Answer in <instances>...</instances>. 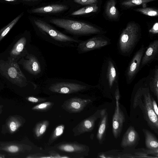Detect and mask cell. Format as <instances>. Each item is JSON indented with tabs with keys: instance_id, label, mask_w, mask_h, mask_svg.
I'll return each mask as SVG.
<instances>
[{
	"instance_id": "cell-1",
	"label": "cell",
	"mask_w": 158,
	"mask_h": 158,
	"mask_svg": "<svg viewBox=\"0 0 158 158\" xmlns=\"http://www.w3.org/2000/svg\"><path fill=\"white\" fill-rule=\"evenodd\" d=\"M138 87L135 95L133 106H138L142 110L144 119L148 126L156 134L158 133V116L152 106L151 98L147 76L140 79L136 84Z\"/></svg>"
},
{
	"instance_id": "cell-2",
	"label": "cell",
	"mask_w": 158,
	"mask_h": 158,
	"mask_svg": "<svg viewBox=\"0 0 158 158\" xmlns=\"http://www.w3.org/2000/svg\"><path fill=\"white\" fill-rule=\"evenodd\" d=\"M141 36V29L138 25L133 22L128 23L122 31L118 41L119 53L123 56H130Z\"/></svg>"
},
{
	"instance_id": "cell-3",
	"label": "cell",
	"mask_w": 158,
	"mask_h": 158,
	"mask_svg": "<svg viewBox=\"0 0 158 158\" xmlns=\"http://www.w3.org/2000/svg\"><path fill=\"white\" fill-rule=\"evenodd\" d=\"M0 77L5 81L20 86L27 83L18 62L11 59L8 55H0Z\"/></svg>"
},
{
	"instance_id": "cell-4",
	"label": "cell",
	"mask_w": 158,
	"mask_h": 158,
	"mask_svg": "<svg viewBox=\"0 0 158 158\" xmlns=\"http://www.w3.org/2000/svg\"><path fill=\"white\" fill-rule=\"evenodd\" d=\"M35 25L47 37L45 40L60 47H74L82 40L77 38L67 35L54 28L45 22L39 19H34Z\"/></svg>"
},
{
	"instance_id": "cell-5",
	"label": "cell",
	"mask_w": 158,
	"mask_h": 158,
	"mask_svg": "<svg viewBox=\"0 0 158 158\" xmlns=\"http://www.w3.org/2000/svg\"><path fill=\"white\" fill-rule=\"evenodd\" d=\"M49 21L75 35H99L103 33L99 28L83 22L63 19H50Z\"/></svg>"
},
{
	"instance_id": "cell-6",
	"label": "cell",
	"mask_w": 158,
	"mask_h": 158,
	"mask_svg": "<svg viewBox=\"0 0 158 158\" xmlns=\"http://www.w3.org/2000/svg\"><path fill=\"white\" fill-rule=\"evenodd\" d=\"M119 73L116 64L110 57L104 60L101 71L98 85L111 90L118 86Z\"/></svg>"
},
{
	"instance_id": "cell-7",
	"label": "cell",
	"mask_w": 158,
	"mask_h": 158,
	"mask_svg": "<svg viewBox=\"0 0 158 158\" xmlns=\"http://www.w3.org/2000/svg\"><path fill=\"white\" fill-rule=\"evenodd\" d=\"M111 44L107 37L98 35L78 44L77 50L79 54L83 53L95 49H99Z\"/></svg>"
},
{
	"instance_id": "cell-8",
	"label": "cell",
	"mask_w": 158,
	"mask_h": 158,
	"mask_svg": "<svg viewBox=\"0 0 158 158\" xmlns=\"http://www.w3.org/2000/svg\"><path fill=\"white\" fill-rule=\"evenodd\" d=\"M114 94L116 100V105L112 117V131L114 137L117 139L121 133L125 118L124 113L119 106L120 93L118 89L115 90Z\"/></svg>"
},
{
	"instance_id": "cell-9",
	"label": "cell",
	"mask_w": 158,
	"mask_h": 158,
	"mask_svg": "<svg viewBox=\"0 0 158 158\" xmlns=\"http://www.w3.org/2000/svg\"><path fill=\"white\" fill-rule=\"evenodd\" d=\"M145 49L144 45L142 44L129 63L125 72L126 81L127 84L132 83L140 70L141 60Z\"/></svg>"
},
{
	"instance_id": "cell-10",
	"label": "cell",
	"mask_w": 158,
	"mask_h": 158,
	"mask_svg": "<svg viewBox=\"0 0 158 158\" xmlns=\"http://www.w3.org/2000/svg\"><path fill=\"white\" fill-rule=\"evenodd\" d=\"M30 41L28 36L23 35L13 45L7 55L11 59L18 62L27 53V46Z\"/></svg>"
},
{
	"instance_id": "cell-11",
	"label": "cell",
	"mask_w": 158,
	"mask_h": 158,
	"mask_svg": "<svg viewBox=\"0 0 158 158\" xmlns=\"http://www.w3.org/2000/svg\"><path fill=\"white\" fill-rule=\"evenodd\" d=\"M85 85L72 82H62L53 84L49 88L52 92L61 94H70L85 89Z\"/></svg>"
},
{
	"instance_id": "cell-12",
	"label": "cell",
	"mask_w": 158,
	"mask_h": 158,
	"mask_svg": "<svg viewBox=\"0 0 158 158\" xmlns=\"http://www.w3.org/2000/svg\"><path fill=\"white\" fill-rule=\"evenodd\" d=\"M24 57H22L18 62L19 64L22 65L23 68L30 73L36 75L40 73L41 68L37 58L28 52Z\"/></svg>"
},
{
	"instance_id": "cell-13",
	"label": "cell",
	"mask_w": 158,
	"mask_h": 158,
	"mask_svg": "<svg viewBox=\"0 0 158 158\" xmlns=\"http://www.w3.org/2000/svg\"><path fill=\"white\" fill-rule=\"evenodd\" d=\"M158 40L151 42L146 48L142 58L140 70L145 65L158 59Z\"/></svg>"
},
{
	"instance_id": "cell-14",
	"label": "cell",
	"mask_w": 158,
	"mask_h": 158,
	"mask_svg": "<svg viewBox=\"0 0 158 158\" xmlns=\"http://www.w3.org/2000/svg\"><path fill=\"white\" fill-rule=\"evenodd\" d=\"M91 102V100L89 99L74 98L66 101L64 105L68 111L72 112H77L82 110Z\"/></svg>"
},
{
	"instance_id": "cell-15",
	"label": "cell",
	"mask_w": 158,
	"mask_h": 158,
	"mask_svg": "<svg viewBox=\"0 0 158 158\" xmlns=\"http://www.w3.org/2000/svg\"><path fill=\"white\" fill-rule=\"evenodd\" d=\"M139 139V134L134 127L131 126L123 136L120 145L122 148L130 147L135 145Z\"/></svg>"
},
{
	"instance_id": "cell-16",
	"label": "cell",
	"mask_w": 158,
	"mask_h": 158,
	"mask_svg": "<svg viewBox=\"0 0 158 158\" xmlns=\"http://www.w3.org/2000/svg\"><path fill=\"white\" fill-rule=\"evenodd\" d=\"M100 112L101 110H97L93 115L82 121L78 125V133L92 131L94 127L95 122L100 117Z\"/></svg>"
},
{
	"instance_id": "cell-17",
	"label": "cell",
	"mask_w": 158,
	"mask_h": 158,
	"mask_svg": "<svg viewBox=\"0 0 158 158\" xmlns=\"http://www.w3.org/2000/svg\"><path fill=\"white\" fill-rule=\"evenodd\" d=\"M101 115L97 138L98 141L102 142L104 137L108 124V115L106 109L101 110Z\"/></svg>"
},
{
	"instance_id": "cell-18",
	"label": "cell",
	"mask_w": 158,
	"mask_h": 158,
	"mask_svg": "<svg viewBox=\"0 0 158 158\" xmlns=\"http://www.w3.org/2000/svg\"><path fill=\"white\" fill-rule=\"evenodd\" d=\"M67 8V6L64 5L55 4L30 10L29 12L32 13H57L64 11Z\"/></svg>"
},
{
	"instance_id": "cell-19",
	"label": "cell",
	"mask_w": 158,
	"mask_h": 158,
	"mask_svg": "<svg viewBox=\"0 0 158 158\" xmlns=\"http://www.w3.org/2000/svg\"><path fill=\"white\" fill-rule=\"evenodd\" d=\"M149 89L158 99V66L156 65L148 76Z\"/></svg>"
},
{
	"instance_id": "cell-20",
	"label": "cell",
	"mask_w": 158,
	"mask_h": 158,
	"mask_svg": "<svg viewBox=\"0 0 158 158\" xmlns=\"http://www.w3.org/2000/svg\"><path fill=\"white\" fill-rule=\"evenodd\" d=\"M145 139V145L148 149L158 150V139L152 133L145 129H143Z\"/></svg>"
},
{
	"instance_id": "cell-21",
	"label": "cell",
	"mask_w": 158,
	"mask_h": 158,
	"mask_svg": "<svg viewBox=\"0 0 158 158\" xmlns=\"http://www.w3.org/2000/svg\"><path fill=\"white\" fill-rule=\"evenodd\" d=\"M115 0H109L105 7V13L108 17L111 19H116L119 15V12L116 6Z\"/></svg>"
},
{
	"instance_id": "cell-22",
	"label": "cell",
	"mask_w": 158,
	"mask_h": 158,
	"mask_svg": "<svg viewBox=\"0 0 158 158\" xmlns=\"http://www.w3.org/2000/svg\"><path fill=\"white\" fill-rule=\"evenodd\" d=\"M60 150L67 152H81L85 151V146L75 144L66 143L59 146Z\"/></svg>"
},
{
	"instance_id": "cell-23",
	"label": "cell",
	"mask_w": 158,
	"mask_h": 158,
	"mask_svg": "<svg viewBox=\"0 0 158 158\" xmlns=\"http://www.w3.org/2000/svg\"><path fill=\"white\" fill-rule=\"evenodd\" d=\"M24 14L22 12L6 26L0 30V41L7 34Z\"/></svg>"
},
{
	"instance_id": "cell-24",
	"label": "cell",
	"mask_w": 158,
	"mask_h": 158,
	"mask_svg": "<svg viewBox=\"0 0 158 158\" xmlns=\"http://www.w3.org/2000/svg\"><path fill=\"white\" fill-rule=\"evenodd\" d=\"M98 10V7L96 4H94L78 9L72 14V15H82L92 12H97Z\"/></svg>"
},
{
	"instance_id": "cell-25",
	"label": "cell",
	"mask_w": 158,
	"mask_h": 158,
	"mask_svg": "<svg viewBox=\"0 0 158 158\" xmlns=\"http://www.w3.org/2000/svg\"><path fill=\"white\" fill-rule=\"evenodd\" d=\"M156 0H125L121 3L122 6L126 7H130L142 5L143 7H146V4Z\"/></svg>"
},
{
	"instance_id": "cell-26",
	"label": "cell",
	"mask_w": 158,
	"mask_h": 158,
	"mask_svg": "<svg viewBox=\"0 0 158 158\" xmlns=\"http://www.w3.org/2000/svg\"><path fill=\"white\" fill-rule=\"evenodd\" d=\"M49 124L48 120H44L38 123L35 129V131L36 136L40 137L45 132Z\"/></svg>"
},
{
	"instance_id": "cell-27",
	"label": "cell",
	"mask_w": 158,
	"mask_h": 158,
	"mask_svg": "<svg viewBox=\"0 0 158 158\" xmlns=\"http://www.w3.org/2000/svg\"><path fill=\"white\" fill-rule=\"evenodd\" d=\"M135 11L150 16H156L158 15V10L154 8L144 7L134 10Z\"/></svg>"
},
{
	"instance_id": "cell-28",
	"label": "cell",
	"mask_w": 158,
	"mask_h": 158,
	"mask_svg": "<svg viewBox=\"0 0 158 158\" xmlns=\"http://www.w3.org/2000/svg\"><path fill=\"white\" fill-rule=\"evenodd\" d=\"M64 129V126L63 125L57 127L55 129L52 135L50 141H54L61 135L63 133Z\"/></svg>"
},
{
	"instance_id": "cell-29",
	"label": "cell",
	"mask_w": 158,
	"mask_h": 158,
	"mask_svg": "<svg viewBox=\"0 0 158 158\" xmlns=\"http://www.w3.org/2000/svg\"><path fill=\"white\" fill-rule=\"evenodd\" d=\"M52 103L48 102L38 104L34 107L32 109L39 111H44L48 110L52 106Z\"/></svg>"
},
{
	"instance_id": "cell-30",
	"label": "cell",
	"mask_w": 158,
	"mask_h": 158,
	"mask_svg": "<svg viewBox=\"0 0 158 158\" xmlns=\"http://www.w3.org/2000/svg\"><path fill=\"white\" fill-rule=\"evenodd\" d=\"M75 2L82 5H90L94 4H96L98 0H73Z\"/></svg>"
},
{
	"instance_id": "cell-31",
	"label": "cell",
	"mask_w": 158,
	"mask_h": 158,
	"mask_svg": "<svg viewBox=\"0 0 158 158\" xmlns=\"http://www.w3.org/2000/svg\"><path fill=\"white\" fill-rule=\"evenodd\" d=\"M0 2L12 5H17L22 2L21 0H0Z\"/></svg>"
},
{
	"instance_id": "cell-32",
	"label": "cell",
	"mask_w": 158,
	"mask_h": 158,
	"mask_svg": "<svg viewBox=\"0 0 158 158\" xmlns=\"http://www.w3.org/2000/svg\"><path fill=\"white\" fill-rule=\"evenodd\" d=\"M149 33L152 34H156L158 33V23H155L152 28L149 30Z\"/></svg>"
},
{
	"instance_id": "cell-33",
	"label": "cell",
	"mask_w": 158,
	"mask_h": 158,
	"mask_svg": "<svg viewBox=\"0 0 158 158\" xmlns=\"http://www.w3.org/2000/svg\"><path fill=\"white\" fill-rule=\"evenodd\" d=\"M152 104L153 109L157 115L158 116V109L157 105V103L154 99L152 97L151 98Z\"/></svg>"
},
{
	"instance_id": "cell-34",
	"label": "cell",
	"mask_w": 158,
	"mask_h": 158,
	"mask_svg": "<svg viewBox=\"0 0 158 158\" xmlns=\"http://www.w3.org/2000/svg\"><path fill=\"white\" fill-rule=\"evenodd\" d=\"M8 150L10 152H15L18 151L19 148L17 146L12 145L8 148Z\"/></svg>"
},
{
	"instance_id": "cell-35",
	"label": "cell",
	"mask_w": 158,
	"mask_h": 158,
	"mask_svg": "<svg viewBox=\"0 0 158 158\" xmlns=\"http://www.w3.org/2000/svg\"><path fill=\"white\" fill-rule=\"evenodd\" d=\"M10 130L12 131H15L17 129V126L16 123L13 122H11L10 124Z\"/></svg>"
},
{
	"instance_id": "cell-36",
	"label": "cell",
	"mask_w": 158,
	"mask_h": 158,
	"mask_svg": "<svg viewBox=\"0 0 158 158\" xmlns=\"http://www.w3.org/2000/svg\"><path fill=\"white\" fill-rule=\"evenodd\" d=\"M42 99H43L40 98L39 99L37 98L32 97H30L28 98V100L29 101L33 102H37L39 101V100H41Z\"/></svg>"
},
{
	"instance_id": "cell-37",
	"label": "cell",
	"mask_w": 158,
	"mask_h": 158,
	"mask_svg": "<svg viewBox=\"0 0 158 158\" xmlns=\"http://www.w3.org/2000/svg\"><path fill=\"white\" fill-rule=\"evenodd\" d=\"M22 2H33L37 1L39 0H21Z\"/></svg>"
},
{
	"instance_id": "cell-38",
	"label": "cell",
	"mask_w": 158,
	"mask_h": 158,
	"mask_svg": "<svg viewBox=\"0 0 158 158\" xmlns=\"http://www.w3.org/2000/svg\"></svg>"
}]
</instances>
